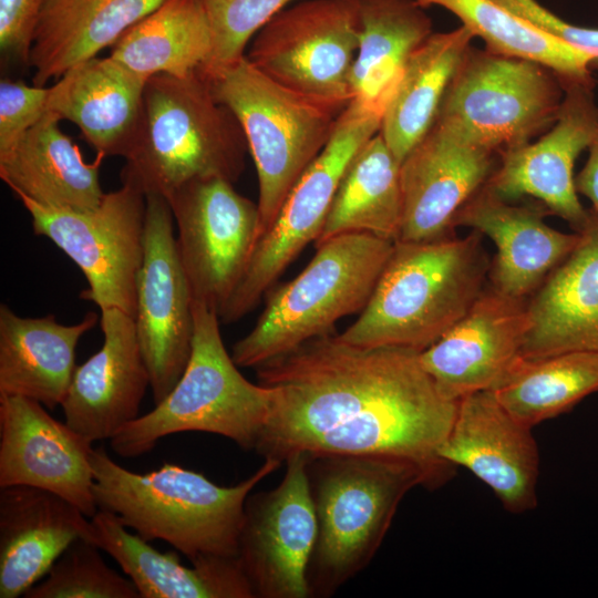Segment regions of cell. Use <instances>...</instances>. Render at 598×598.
<instances>
[{
	"label": "cell",
	"instance_id": "obj_1",
	"mask_svg": "<svg viewBox=\"0 0 598 598\" xmlns=\"http://www.w3.org/2000/svg\"><path fill=\"white\" fill-rule=\"evenodd\" d=\"M274 392L255 451L286 461L308 455H386L424 467L435 487L454 466L440 457L457 403L444 398L420 352L363 348L337 333L311 339L255 368Z\"/></svg>",
	"mask_w": 598,
	"mask_h": 598
},
{
	"label": "cell",
	"instance_id": "obj_2",
	"mask_svg": "<svg viewBox=\"0 0 598 598\" xmlns=\"http://www.w3.org/2000/svg\"><path fill=\"white\" fill-rule=\"evenodd\" d=\"M482 237L472 230L465 237L395 241L368 303L338 338L363 348L422 352L432 346L485 289L491 262Z\"/></svg>",
	"mask_w": 598,
	"mask_h": 598
},
{
	"label": "cell",
	"instance_id": "obj_3",
	"mask_svg": "<svg viewBox=\"0 0 598 598\" xmlns=\"http://www.w3.org/2000/svg\"><path fill=\"white\" fill-rule=\"evenodd\" d=\"M281 463L266 458L251 476L220 486L200 473L164 464L146 474L93 448V495L97 508L115 514L143 539H162L190 563L203 556H238L244 507L254 487Z\"/></svg>",
	"mask_w": 598,
	"mask_h": 598
},
{
	"label": "cell",
	"instance_id": "obj_4",
	"mask_svg": "<svg viewBox=\"0 0 598 598\" xmlns=\"http://www.w3.org/2000/svg\"><path fill=\"white\" fill-rule=\"evenodd\" d=\"M306 457L318 526L308 581L311 597H329L371 561L408 492L435 485L424 467L401 457Z\"/></svg>",
	"mask_w": 598,
	"mask_h": 598
},
{
	"label": "cell",
	"instance_id": "obj_5",
	"mask_svg": "<svg viewBox=\"0 0 598 598\" xmlns=\"http://www.w3.org/2000/svg\"><path fill=\"white\" fill-rule=\"evenodd\" d=\"M248 153L237 117L199 71L184 78L156 74L147 79L142 134L121 179L145 196L166 198L197 178L235 183Z\"/></svg>",
	"mask_w": 598,
	"mask_h": 598
},
{
	"label": "cell",
	"instance_id": "obj_6",
	"mask_svg": "<svg viewBox=\"0 0 598 598\" xmlns=\"http://www.w3.org/2000/svg\"><path fill=\"white\" fill-rule=\"evenodd\" d=\"M194 336L188 363L166 398L110 439L123 457L148 453L181 432H206L255 450L268 423L274 392L248 381L225 349L218 313L193 300Z\"/></svg>",
	"mask_w": 598,
	"mask_h": 598
},
{
	"label": "cell",
	"instance_id": "obj_7",
	"mask_svg": "<svg viewBox=\"0 0 598 598\" xmlns=\"http://www.w3.org/2000/svg\"><path fill=\"white\" fill-rule=\"evenodd\" d=\"M199 72L244 131L258 177L260 237L275 221L292 187L330 141L347 106L279 84L246 55L228 65Z\"/></svg>",
	"mask_w": 598,
	"mask_h": 598
},
{
	"label": "cell",
	"instance_id": "obj_8",
	"mask_svg": "<svg viewBox=\"0 0 598 598\" xmlns=\"http://www.w3.org/2000/svg\"><path fill=\"white\" fill-rule=\"evenodd\" d=\"M393 245L368 233H350L316 246L303 270L268 293L254 328L234 343L235 363L256 368L332 333L338 320L361 312Z\"/></svg>",
	"mask_w": 598,
	"mask_h": 598
},
{
	"label": "cell",
	"instance_id": "obj_9",
	"mask_svg": "<svg viewBox=\"0 0 598 598\" xmlns=\"http://www.w3.org/2000/svg\"><path fill=\"white\" fill-rule=\"evenodd\" d=\"M564 93L561 78L544 64L471 45L435 121L499 155L548 131Z\"/></svg>",
	"mask_w": 598,
	"mask_h": 598
},
{
	"label": "cell",
	"instance_id": "obj_10",
	"mask_svg": "<svg viewBox=\"0 0 598 598\" xmlns=\"http://www.w3.org/2000/svg\"><path fill=\"white\" fill-rule=\"evenodd\" d=\"M382 116L381 109L361 99L349 102L326 147L292 187L272 225L257 239L241 279L218 313L224 323L252 311L306 246L317 241L349 162L379 133Z\"/></svg>",
	"mask_w": 598,
	"mask_h": 598
},
{
	"label": "cell",
	"instance_id": "obj_11",
	"mask_svg": "<svg viewBox=\"0 0 598 598\" xmlns=\"http://www.w3.org/2000/svg\"><path fill=\"white\" fill-rule=\"evenodd\" d=\"M31 217L33 233L50 239L82 270L89 288L81 299L101 310L136 315V278L144 254L146 196L122 183L89 210L44 206L18 197Z\"/></svg>",
	"mask_w": 598,
	"mask_h": 598
},
{
	"label": "cell",
	"instance_id": "obj_12",
	"mask_svg": "<svg viewBox=\"0 0 598 598\" xmlns=\"http://www.w3.org/2000/svg\"><path fill=\"white\" fill-rule=\"evenodd\" d=\"M246 58L264 74L303 95L346 107L359 48L354 0H305L271 16Z\"/></svg>",
	"mask_w": 598,
	"mask_h": 598
},
{
	"label": "cell",
	"instance_id": "obj_13",
	"mask_svg": "<svg viewBox=\"0 0 598 598\" xmlns=\"http://www.w3.org/2000/svg\"><path fill=\"white\" fill-rule=\"evenodd\" d=\"M166 199L193 300L219 313L241 279L259 237L258 204L220 177L190 181Z\"/></svg>",
	"mask_w": 598,
	"mask_h": 598
},
{
	"label": "cell",
	"instance_id": "obj_14",
	"mask_svg": "<svg viewBox=\"0 0 598 598\" xmlns=\"http://www.w3.org/2000/svg\"><path fill=\"white\" fill-rule=\"evenodd\" d=\"M137 339L147 365L154 404L182 377L192 352L193 297L182 266L168 200L146 195L144 254L136 278Z\"/></svg>",
	"mask_w": 598,
	"mask_h": 598
},
{
	"label": "cell",
	"instance_id": "obj_15",
	"mask_svg": "<svg viewBox=\"0 0 598 598\" xmlns=\"http://www.w3.org/2000/svg\"><path fill=\"white\" fill-rule=\"evenodd\" d=\"M285 462L281 483L245 502L237 557L254 598L311 597L308 567L318 526L307 457L298 453Z\"/></svg>",
	"mask_w": 598,
	"mask_h": 598
},
{
	"label": "cell",
	"instance_id": "obj_16",
	"mask_svg": "<svg viewBox=\"0 0 598 598\" xmlns=\"http://www.w3.org/2000/svg\"><path fill=\"white\" fill-rule=\"evenodd\" d=\"M563 83L565 93L555 123L537 141L499 154L486 185L509 202L534 197L549 214L584 234L596 218L579 200L574 167L598 133L596 81Z\"/></svg>",
	"mask_w": 598,
	"mask_h": 598
},
{
	"label": "cell",
	"instance_id": "obj_17",
	"mask_svg": "<svg viewBox=\"0 0 598 598\" xmlns=\"http://www.w3.org/2000/svg\"><path fill=\"white\" fill-rule=\"evenodd\" d=\"M92 451V442L52 417L41 403L21 395L0 396V488L45 489L91 518L99 511Z\"/></svg>",
	"mask_w": 598,
	"mask_h": 598
},
{
	"label": "cell",
	"instance_id": "obj_18",
	"mask_svg": "<svg viewBox=\"0 0 598 598\" xmlns=\"http://www.w3.org/2000/svg\"><path fill=\"white\" fill-rule=\"evenodd\" d=\"M498 159L497 153L435 121L400 165L399 240L431 241L453 235L455 216L487 183Z\"/></svg>",
	"mask_w": 598,
	"mask_h": 598
},
{
	"label": "cell",
	"instance_id": "obj_19",
	"mask_svg": "<svg viewBox=\"0 0 598 598\" xmlns=\"http://www.w3.org/2000/svg\"><path fill=\"white\" fill-rule=\"evenodd\" d=\"M530 426L516 420L491 390L462 398L440 457L470 471L503 507L523 514L537 506L539 451Z\"/></svg>",
	"mask_w": 598,
	"mask_h": 598
},
{
	"label": "cell",
	"instance_id": "obj_20",
	"mask_svg": "<svg viewBox=\"0 0 598 598\" xmlns=\"http://www.w3.org/2000/svg\"><path fill=\"white\" fill-rule=\"evenodd\" d=\"M527 301L484 289L460 321L420 352L444 398L458 402L496 385L520 353L529 326Z\"/></svg>",
	"mask_w": 598,
	"mask_h": 598
},
{
	"label": "cell",
	"instance_id": "obj_21",
	"mask_svg": "<svg viewBox=\"0 0 598 598\" xmlns=\"http://www.w3.org/2000/svg\"><path fill=\"white\" fill-rule=\"evenodd\" d=\"M102 348L75 367L61 404L65 423L90 442L113 437L140 415L151 378L134 318L101 310Z\"/></svg>",
	"mask_w": 598,
	"mask_h": 598
},
{
	"label": "cell",
	"instance_id": "obj_22",
	"mask_svg": "<svg viewBox=\"0 0 598 598\" xmlns=\"http://www.w3.org/2000/svg\"><path fill=\"white\" fill-rule=\"evenodd\" d=\"M547 214L542 204H513L485 184L460 209L454 228L465 226L487 236L496 246L488 272L492 288L512 298L527 299L584 237L554 229L544 220Z\"/></svg>",
	"mask_w": 598,
	"mask_h": 598
},
{
	"label": "cell",
	"instance_id": "obj_23",
	"mask_svg": "<svg viewBox=\"0 0 598 598\" xmlns=\"http://www.w3.org/2000/svg\"><path fill=\"white\" fill-rule=\"evenodd\" d=\"M146 82L110 55L94 56L49 86L47 109L76 125L97 155L125 159L142 134Z\"/></svg>",
	"mask_w": 598,
	"mask_h": 598
},
{
	"label": "cell",
	"instance_id": "obj_24",
	"mask_svg": "<svg viewBox=\"0 0 598 598\" xmlns=\"http://www.w3.org/2000/svg\"><path fill=\"white\" fill-rule=\"evenodd\" d=\"M86 518L52 492L25 485L1 487L0 598L24 595L74 540L94 543Z\"/></svg>",
	"mask_w": 598,
	"mask_h": 598
},
{
	"label": "cell",
	"instance_id": "obj_25",
	"mask_svg": "<svg viewBox=\"0 0 598 598\" xmlns=\"http://www.w3.org/2000/svg\"><path fill=\"white\" fill-rule=\"evenodd\" d=\"M91 523L94 543L115 559L141 598H254L238 557L203 556L186 567L175 550L158 551L113 513L99 509Z\"/></svg>",
	"mask_w": 598,
	"mask_h": 598
},
{
	"label": "cell",
	"instance_id": "obj_26",
	"mask_svg": "<svg viewBox=\"0 0 598 598\" xmlns=\"http://www.w3.org/2000/svg\"><path fill=\"white\" fill-rule=\"evenodd\" d=\"M596 218V217H595ZM529 326L519 355L598 352V221L527 301Z\"/></svg>",
	"mask_w": 598,
	"mask_h": 598
},
{
	"label": "cell",
	"instance_id": "obj_27",
	"mask_svg": "<svg viewBox=\"0 0 598 598\" xmlns=\"http://www.w3.org/2000/svg\"><path fill=\"white\" fill-rule=\"evenodd\" d=\"M97 322L87 312L74 324L53 315L18 316L0 305V396L21 395L54 409L61 405L75 370V349L81 337Z\"/></svg>",
	"mask_w": 598,
	"mask_h": 598
},
{
	"label": "cell",
	"instance_id": "obj_28",
	"mask_svg": "<svg viewBox=\"0 0 598 598\" xmlns=\"http://www.w3.org/2000/svg\"><path fill=\"white\" fill-rule=\"evenodd\" d=\"M48 111L16 147L0 157V177L19 196L54 208L89 210L105 193L100 183L102 155L83 159L79 146Z\"/></svg>",
	"mask_w": 598,
	"mask_h": 598
},
{
	"label": "cell",
	"instance_id": "obj_29",
	"mask_svg": "<svg viewBox=\"0 0 598 598\" xmlns=\"http://www.w3.org/2000/svg\"><path fill=\"white\" fill-rule=\"evenodd\" d=\"M163 0H43L29 53L33 84L47 86L73 65L113 47Z\"/></svg>",
	"mask_w": 598,
	"mask_h": 598
},
{
	"label": "cell",
	"instance_id": "obj_30",
	"mask_svg": "<svg viewBox=\"0 0 598 598\" xmlns=\"http://www.w3.org/2000/svg\"><path fill=\"white\" fill-rule=\"evenodd\" d=\"M474 35L463 25L433 32L410 54L380 134L401 163L434 124L448 84Z\"/></svg>",
	"mask_w": 598,
	"mask_h": 598
},
{
	"label": "cell",
	"instance_id": "obj_31",
	"mask_svg": "<svg viewBox=\"0 0 598 598\" xmlns=\"http://www.w3.org/2000/svg\"><path fill=\"white\" fill-rule=\"evenodd\" d=\"M359 48L351 72L353 97L384 110L410 54L433 33V21L414 0H354Z\"/></svg>",
	"mask_w": 598,
	"mask_h": 598
},
{
	"label": "cell",
	"instance_id": "obj_32",
	"mask_svg": "<svg viewBox=\"0 0 598 598\" xmlns=\"http://www.w3.org/2000/svg\"><path fill=\"white\" fill-rule=\"evenodd\" d=\"M400 165L380 132L368 140L349 162L315 246L350 233L399 240L403 218Z\"/></svg>",
	"mask_w": 598,
	"mask_h": 598
},
{
	"label": "cell",
	"instance_id": "obj_33",
	"mask_svg": "<svg viewBox=\"0 0 598 598\" xmlns=\"http://www.w3.org/2000/svg\"><path fill=\"white\" fill-rule=\"evenodd\" d=\"M212 50L204 0H163L116 41L110 56L146 79L184 78L204 66Z\"/></svg>",
	"mask_w": 598,
	"mask_h": 598
},
{
	"label": "cell",
	"instance_id": "obj_34",
	"mask_svg": "<svg viewBox=\"0 0 598 598\" xmlns=\"http://www.w3.org/2000/svg\"><path fill=\"white\" fill-rule=\"evenodd\" d=\"M491 391L516 420L534 427L598 392V352L518 355Z\"/></svg>",
	"mask_w": 598,
	"mask_h": 598
},
{
	"label": "cell",
	"instance_id": "obj_35",
	"mask_svg": "<svg viewBox=\"0 0 598 598\" xmlns=\"http://www.w3.org/2000/svg\"><path fill=\"white\" fill-rule=\"evenodd\" d=\"M427 9L442 7L453 13L485 49L523 58L554 70L563 81L591 80L598 59L530 25L493 0H414Z\"/></svg>",
	"mask_w": 598,
	"mask_h": 598
},
{
	"label": "cell",
	"instance_id": "obj_36",
	"mask_svg": "<svg viewBox=\"0 0 598 598\" xmlns=\"http://www.w3.org/2000/svg\"><path fill=\"white\" fill-rule=\"evenodd\" d=\"M100 547L74 540L53 564L47 578L25 591V598H141L128 577L107 566Z\"/></svg>",
	"mask_w": 598,
	"mask_h": 598
},
{
	"label": "cell",
	"instance_id": "obj_37",
	"mask_svg": "<svg viewBox=\"0 0 598 598\" xmlns=\"http://www.w3.org/2000/svg\"><path fill=\"white\" fill-rule=\"evenodd\" d=\"M293 0H204L213 33V50L203 72L245 56L258 29Z\"/></svg>",
	"mask_w": 598,
	"mask_h": 598
},
{
	"label": "cell",
	"instance_id": "obj_38",
	"mask_svg": "<svg viewBox=\"0 0 598 598\" xmlns=\"http://www.w3.org/2000/svg\"><path fill=\"white\" fill-rule=\"evenodd\" d=\"M49 86L0 82V157L10 153L48 112Z\"/></svg>",
	"mask_w": 598,
	"mask_h": 598
},
{
	"label": "cell",
	"instance_id": "obj_39",
	"mask_svg": "<svg viewBox=\"0 0 598 598\" xmlns=\"http://www.w3.org/2000/svg\"><path fill=\"white\" fill-rule=\"evenodd\" d=\"M43 0H0V52L6 63L29 66V53Z\"/></svg>",
	"mask_w": 598,
	"mask_h": 598
},
{
	"label": "cell",
	"instance_id": "obj_40",
	"mask_svg": "<svg viewBox=\"0 0 598 598\" xmlns=\"http://www.w3.org/2000/svg\"><path fill=\"white\" fill-rule=\"evenodd\" d=\"M493 1L540 31L588 52L598 59V28L573 24L559 18L536 0Z\"/></svg>",
	"mask_w": 598,
	"mask_h": 598
},
{
	"label": "cell",
	"instance_id": "obj_41",
	"mask_svg": "<svg viewBox=\"0 0 598 598\" xmlns=\"http://www.w3.org/2000/svg\"><path fill=\"white\" fill-rule=\"evenodd\" d=\"M587 151V161L575 176V185L577 193L590 202V212L598 221V133Z\"/></svg>",
	"mask_w": 598,
	"mask_h": 598
},
{
	"label": "cell",
	"instance_id": "obj_42",
	"mask_svg": "<svg viewBox=\"0 0 598 598\" xmlns=\"http://www.w3.org/2000/svg\"><path fill=\"white\" fill-rule=\"evenodd\" d=\"M594 69L598 70V63L594 64L592 70Z\"/></svg>",
	"mask_w": 598,
	"mask_h": 598
}]
</instances>
